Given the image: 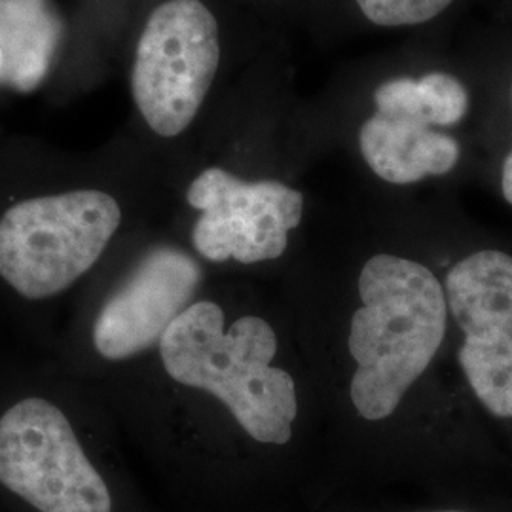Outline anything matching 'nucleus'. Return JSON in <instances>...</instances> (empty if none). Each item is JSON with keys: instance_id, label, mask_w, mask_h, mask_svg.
<instances>
[{"instance_id": "f8f14e48", "label": "nucleus", "mask_w": 512, "mask_h": 512, "mask_svg": "<svg viewBox=\"0 0 512 512\" xmlns=\"http://www.w3.org/2000/svg\"><path fill=\"white\" fill-rule=\"evenodd\" d=\"M365 21L380 29H414L440 18L456 0H353Z\"/></svg>"}, {"instance_id": "7ed1b4c3", "label": "nucleus", "mask_w": 512, "mask_h": 512, "mask_svg": "<svg viewBox=\"0 0 512 512\" xmlns=\"http://www.w3.org/2000/svg\"><path fill=\"white\" fill-rule=\"evenodd\" d=\"M122 224L103 190H71L12 205L0 219V277L27 300L65 293L88 274Z\"/></svg>"}, {"instance_id": "f03ea898", "label": "nucleus", "mask_w": 512, "mask_h": 512, "mask_svg": "<svg viewBox=\"0 0 512 512\" xmlns=\"http://www.w3.org/2000/svg\"><path fill=\"white\" fill-rule=\"evenodd\" d=\"M158 348L169 378L217 397L251 439L291 440L296 387L289 372L272 366L277 336L268 321L247 315L226 330L219 304L192 302L165 330Z\"/></svg>"}, {"instance_id": "423d86ee", "label": "nucleus", "mask_w": 512, "mask_h": 512, "mask_svg": "<svg viewBox=\"0 0 512 512\" xmlns=\"http://www.w3.org/2000/svg\"><path fill=\"white\" fill-rule=\"evenodd\" d=\"M186 202L200 211L194 249L211 262L256 264L275 260L304 217V194L289 184L243 181L222 167H207L190 183Z\"/></svg>"}, {"instance_id": "39448f33", "label": "nucleus", "mask_w": 512, "mask_h": 512, "mask_svg": "<svg viewBox=\"0 0 512 512\" xmlns=\"http://www.w3.org/2000/svg\"><path fill=\"white\" fill-rule=\"evenodd\" d=\"M0 484L38 512H112L109 486L73 423L44 397L0 416Z\"/></svg>"}, {"instance_id": "ddd939ff", "label": "nucleus", "mask_w": 512, "mask_h": 512, "mask_svg": "<svg viewBox=\"0 0 512 512\" xmlns=\"http://www.w3.org/2000/svg\"><path fill=\"white\" fill-rule=\"evenodd\" d=\"M501 192L507 203L512 205V150L505 158L503 169H501Z\"/></svg>"}, {"instance_id": "20e7f679", "label": "nucleus", "mask_w": 512, "mask_h": 512, "mask_svg": "<svg viewBox=\"0 0 512 512\" xmlns=\"http://www.w3.org/2000/svg\"><path fill=\"white\" fill-rule=\"evenodd\" d=\"M219 65V23L202 0H165L156 6L131 69V95L148 128L167 139L190 128Z\"/></svg>"}, {"instance_id": "6e6552de", "label": "nucleus", "mask_w": 512, "mask_h": 512, "mask_svg": "<svg viewBox=\"0 0 512 512\" xmlns=\"http://www.w3.org/2000/svg\"><path fill=\"white\" fill-rule=\"evenodd\" d=\"M202 266L177 247H154L110 294L93 321L92 344L107 361H128L158 346L202 283Z\"/></svg>"}, {"instance_id": "9d476101", "label": "nucleus", "mask_w": 512, "mask_h": 512, "mask_svg": "<svg viewBox=\"0 0 512 512\" xmlns=\"http://www.w3.org/2000/svg\"><path fill=\"white\" fill-rule=\"evenodd\" d=\"M61 33L50 0H0V86L35 92L48 76Z\"/></svg>"}, {"instance_id": "9b49d317", "label": "nucleus", "mask_w": 512, "mask_h": 512, "mask_svg": "<svg viewBox=\"0 0 512 512\" xmlns=\"http://www.w3.org/2000/svg\"><path fill=\"white\" fill-rule=\"evenodd\" d=\"M372 109L452 128L471 109V93L456 74L429 71L420 76H391L372 92Z\"/></svg>"}, {"instance_id": "f257e3e1", "label": "nucleus", "mask_w": 512, "mask_h": 512, "mask_svg": "<svg viewBox=\"0 0 512 512\" xmlns=\"http://www.w3.org/2000/svg\"><path fill=\"white\" fill-rule=\"evenodd\" d=\"M349 353L351 403L368 421L389 418L429 368L446 334L448 302L437 275L416 260L376 255L359 277Z\"/></svg>"}, {"instance_id": "0eeeda50", "label": "nucleus", "mask_w": 512, "mask_h": 512, "mask_svg": "<svg viewBox=\"0 0 512 512\" xmlns=\"http://www.w3.org/2000/svg\"><path fill=\"white\" fill-rule=\"evenodd\" d=\"M446 302L465 342L459 365L478 401L512 418V256L478 251L446 277Z\"/></svg>"}, {"instance_id": "4468645a", "label": "nucleus", "mask_w": 512, "mask_h": 512, "mask_svg": "<svg viewBox=\"0 0 512 512\" xmlns=\"http://www.w3.org/2000/svg\"><path fill=\"white\" fill-rule=\"evenodd\" d=\"M440 512H458V511H440Z\"/></svg>"}, {"instance_id": "1a4fd4ad", "label": "nucleus", "mask_w": 512, "mask_h": 512, "mask_svg": "<svg viewBox=\"0 0 512 512\" xmlns=\"http://www.w3.org/2000/svg\"><path fill=\"white\" fill-rule=\"evenodd\" d=\"M359 150L372 173L389 184L448 175L461 158L458 139L444 129L378 110L359 128Z\"/></svg>"}]
</instances>
